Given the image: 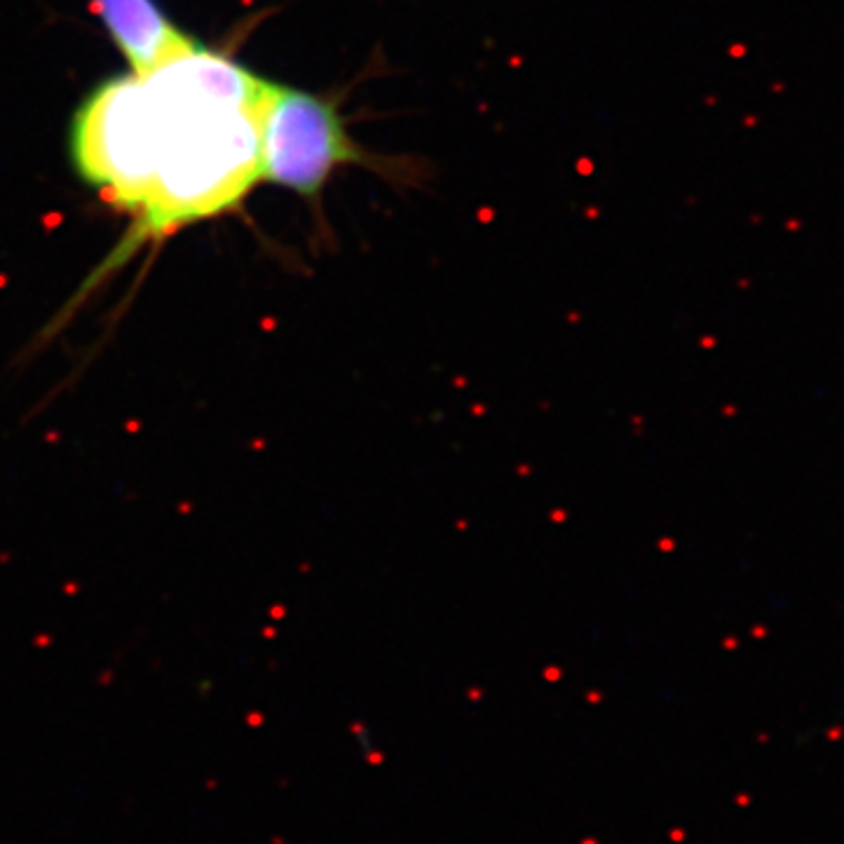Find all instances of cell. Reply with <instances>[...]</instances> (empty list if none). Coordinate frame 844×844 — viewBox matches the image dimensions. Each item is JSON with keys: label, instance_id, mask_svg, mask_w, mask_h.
I'll return each instance as SVG.
<instances>
[{"label": "cell", "instance_id": "1", "mask_svg": "<svg viewBox=\"0 0 844 844\" xmlns=\"http://www.w3.org/2000/svg\"><path fill=\"white\" fill-rule=\"evenodd\" d=\"M272 80L193 45L145 75L101 84L91 155L104 199L132 216L115 263L145 242L235 211L260 179V122Z\"/></svg>", "mask_w": 844, "mask_h": 844}, {"label": "cell", "instance_id": "2", "mask_svg": "<svg viewBox=\"0 0 844 844\" xmlns=\"http://www.w3.org/2000/svg\"><path fill=\"white\" fill-rule=\"evenodd\" d=\"M340 91H308L272 82L260 122V179L312 206L326 230L324 193L343 169H366L399 190L420 188L429 169L413 155L368 148L350 132Z\"/></svg>", "mask_w": 844, "mask_h": 844}, {"label": "cell", "instance_id": "3", "mask_svg": "<svg viewBox=\"0 0 844 844\" xmlns=\"http://www.w3.org/2000/svg\"><path fill=\"white\" fill-rule=\"evenodd\" d=\"M99 19L132 66L145 75L172 57L193 48L195 40L169 21L155 0H91Z\"/></svg>", "mask_w": 844, "mask_h": 844}]
</instances>
